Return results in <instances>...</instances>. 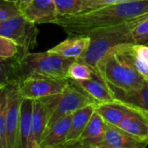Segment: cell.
<instances>
[{
    "mask_svg": "<svg viewBox=\"0 0 148 148\" xmlns=\"http://www.w3.org/2000/svg\"><path fill=\"white\" fill-rule=\"evenodd\" d=\"M22 100L23 98L18 92V84L17 83L8 86L5 114L6 148H16Z\"/></svg>",
    "mask_w": 148,
    "mask_h": 148,
    "instance_id": "ba28073f",
    "label": "cell"
},
{
    "mask_svg": "<svg viewBox=\"0 0 148 148\" xmlns=\"http://www.w3.org/2000/svg\"><path fill=\"white\" fill-rule=\"evenodd\" d=\"M147 145L119 126L106 123L103 140L97 148H145Z\"/></svg>",
    "mask_w": 148,
    "mask_h": 148,
    "instance_id": "30bf717a",
    "label": "cell"
},
{
    "mask_svg": "<svg viewBox=\"0 0 148 148\" xmlns=\"http://www.w3.org/2000/svg\"><path fill=\"white\" fill-rule=\"evenodd\" d=\"M97 70L92 68L86 64L74 61L68 68V78L75 82H81L91 79Z\"/></svg>",
    "mask_w": 148,
    "mask_h": 148,
    "instance_id": "603a6c76",
    "label": "cell"
},
{
    "mask_svg": "<svg viewBox=\"0 0 148 148\" xmlns=\"http://www.w3.org/2000/svg\"><path fill=\"white\" fill-rule=\"evenodd\" d=\"M93 104H98V102L75 81L69 79V83L59 95L57 105L48 120L45 132L62 118L71 115L76 111Z\"/></svg>",
    "mask_w": 148,
    "mask_h": 148,
    "instance_id": "5b68a950",
    "label": "cell"
},
{
    "mask_svg": "<svg viewBox=\"0 0 148 148\" xmlns=\"http://www.w3.org/2000/svg\"><path fill=\"white\" fill-rule=\"evenodd\" d=\"M8 86L0 88V148H6L5 114L7 105Z\"/></svg>",
    "mask_w": 148,
    "mask_h": 148,
    "instance_id": "d4e9b609",
    "label": "cell"
},
{
    "mask_svg": "<svg viewBox=\"0 0 148 148\" xmlns=\"http://www.w3.org/2000/svg\"><path fill=\"white\" fill-rule=\"evenodd\" d=\"M137 1V0H84V12L106 5H118Z\"/></svg>",
    "mask_w": 148,
    "mask_h": 148,
    "instance_id": "f1b7e54d",
    "label": "cell"
},
{
    "mask_svg": "<svg viewBox=\"0 0 148 148\" xmlns=\"http://www.w3.org/2000/svg\"><path fill=\"white\" fill-rule=\"evenodd\" d=\"M59 148H96V147L92 145L87 144L80 139H78V140H74V141L65 142Z\"/></svg>",
    "mask_w": 148,
    "mask_h": 148,
    "instance_id": "f546056e",
    "label": "cell"
},
{
    "mask_svg": "<svg viewBox=\"0 0 148 148\" xmlns=\"http://www.w3.org/2000/svg\"><path fill=\"white\" fill-rule=\"evenodd\" d=\"M76 83L88 94H90L99 104L112 103L117 101L110 85L99 75L98 71H95L91 79Z\"/></svg>",
    "mask_w": 148,
    "mask_h": 148,
    "instance_id": "5bb4252c",
    "label": "cell"
},
{
    "mask_svg": "<svg viewBox=\"0 0 148 148\" xmlns=\"http://www.w3.org/2000/svg\"><path fill=\"white\" fill-rule=\"evenodd\" d=\"M24 55H18L0 61V88L18 83L16 79V70L19 59Z\"/></svg>",
    "mask_w": 148,
    "mask_h": 148,
    "instance_id": "7402d4cb",
    "label": "cell"
},
{
    "mask_svg": "<svg viewBox=\"0 0 148 148\" xmlns=\"http://www.w3.org/2000/svg\"><path fill=\"white\" fill-rule=\"evenodd\" d=\"M38 35L36 24L29 21L23 15L0 22V36L14 42L26 52L37 46Z\"/></svg>",
    "mask_w": 148,
    "mask_h": 148,
    "instance_id": "8992f818",
    "label": "cell"
},
{
    "mask_svg": "<svg viewBox=\"0 0 148 148\" xmlns=\"http://www.w3.org/2000/svg\"><path fill=\"white\" fill-rule=\"evenodd\" d=\"M76 61L56 53L27 52L18 61L16 70V79L19 84L32 77H48L56 79H69L67 71L69 66Z\"/></svg>",
    "mask_w": 148,
    "mask_h": 148,
    "instance_id": "3957f363",
    "label": "cell"
},
{
    "mask_svg": "<svg viewBox=\"0 0 148 148\" xmlns=\"http://www.w3.org/2000/svg\"><path fill=\"white\" fill-rule=\"evenodd\" d=\"M90 42L91 38L88 35L69 36L65 40L48 51L64 58H75L77 60L86 51L90 45Z\"/></svg>",
    "mask_w": 148,
    "mask_h": 148,
    "instance_id": "4fadbf2b",
    "label": "cell"
},
{
    "mask_svg": "<svg viewBox=\"0 0 148 148\" xmlns=\"http://www.w3.org/2000/svg\"><path fill=\"white\" fill-rule=\"evenodd\" d=\"M118 126L134 138L148 144V120L142 111L133 108L124 117Z\"/></svg>",
    "mask_w": 148,
    "mask_h": 148,
    "instance_id": "9a60e30c",
    "label": "cell"
},
{
    "mask_svg": "<svg viewBox=\"0 0 148 148\" xmlns=\"http://www.w3.org/2000/svg\"><path fill=\"white\" fill-rule=\"evenodd\" d=\"M22 15L36 25L53 24L58 17L54 0H32L22 10Z\"/></svg>",
    "mask_w": 148,
    "mask_h": 148,
    "instance_id": "8fae6325",
    "label": "cell"
},
{
    "mask_svg": "<svg viewBox=\"0 0 148 148\" xmlns=\"http://www.w3.org/2000/svg\"><path fill=\"white\" fill-rule=\"evenodd\" d=\"M105 130H106L105 120L97 112H94L85 131L83 132V133L81 134L79 139L87 144L92 145L97 148L103 140Z\"/></svg>",
    "mask_w": 148,
    "mask_h": 148,
    "instance_id": "44dd1931",
    "label": "cell"
},
{
    "mask_svg": "<svg viewBox=\"0 0 148 148\" xmlns=\"http://www.w3.org/2000/svg\"><path fill=\"white\" fill-rule=\"evenodd\" d=\"M116 99L138 110L148 112V81L142 88L135 91H123L111 86Z\"/></svg>",
    "mask_w": 148,
    "mask_h": 148,
    "instance_id": "ac0fdd59",
    "label": "cell"
},
{
    "mask_svg": "<svg viewBox=\"0 0 148 148\" xmlns=\"http://www.w3.org/2000/svg\"><path fill=\"white\" fill-rule=\"evenodd\" d=\"M142 112H143V114L145 115V117L146 118V119L148 120V112H143V111H142Z\"/></svg>",
    "mask_w": 148,
    "mask_h": 148,
    "instance_id": "1f68e13d",
    "label": "cell"
},
{
    "mask_svg": "<svg viewBox=\"0 0 148 148\" xmlns=\"http://www.w3.org/2000/svg\"><path fill=\"white\" fill-rule=\"evenodd\" d=\"M51 114V111L45 102H43L41 99L33 100L32 115V133L33 141L38 148L44 133L46 130Z\"/></svg>",
    "mask_w": 148,
    "mask_h": 148,
    "instance_id": "e0dca14e",
    "label": "cell"
},
{
    "mask_svg": "<svg viewBox=\"0 0 148 148\" xmlns=\"http://www.w3.org/2000/svg\"><path fill=\"white\" fill-rule=\"evenodd\" d=\"M96 70L109 85L123 91L138 90L147 81L112 51L99 60Z\"/></svg>",
    "mask_w": 148,
    "mask_h": 148,
    "instance_id": "277c9868",
    "label": "cell"
},
{
    "mask_svg": "<svg viewBox=\"0 0 148 148\" xmlns=\"http://www.w3.org/2000/svg\"><path fill=\"white\" fill-rule=\"evenodd\" d=\"M58 17L84 12V0H54Z\"/></svg>",
    "mask_w": 148,
    "mask_h": 148,
    "instance_id": "cb8c5ba5",
    "label": "cell"
},
{
    "mask_svg": "<svg viewBox=\"0 0 148 148\" xmlns=\"http://www.w3.org/2000/svg\"><path fill=\"white\" fill-rule=\"evenodd\" d=\"M147 17L148 12L131 21L90 32L88 34L91 38L90 45L77 61L86 64L96 70L99 60L110 53L116 46L123 44H132L131 36L132 29Z\"/></svg>",
    "mask_w": 148,
    "mask_h": 148,
    "instance_id": "7a4b0ae2",
    "label": "cell"
},
{
    "mask_svg": "<svg viewBox=\"0 0 148 148\" xmlns=\"http://www.w3.org/2000/svg\"><path fill=\"white\" fill-rule=\"evenodd\" d=\"M69 83V79L32 77L18 84V92L23 99L32 100L62 93Z\"/></svg>",
    "mask_w": 148,
    "mask_h": 148,
    "instance_id": "52a82bcc",
    "label": "cell"
},
{
    "mask_svg": "<svg viewBox=\"0 0 148 148\" xmlns=\"http://www.w3.org/2000/svg\"><path fill=\"white\" fill-rule=\"evenodd\" d=\"M27 53L14 42L0 36V61Z\"/></svg>",
    "mask_w": 148,
    "mask_h": 148,
    "instance_id": "484cf974",
    "label": "cell"
},
{
    "mask_svg": "<svg viewBox=\"0 0 148 148\" xmlns=\"http://www.w3.org/2000/svg\"><path fill=\"white\" fill-rule=\"evenodd\" d=\"M32 1V0H18L17 5L19 6L20 10H21V12H22V10H23L27 5H29Z\"/></svg>",
    "mask_w": 148,
    "mask_h": 148,
    "instance_id": "4dcf8cb0",
    "label": "cell"
},
{
    "mask_svg": "<svg viewBox=\"0 0 148 148\" xmlns=\"http://www.w3.org/2000/svg\"><path fill=\"white\" fill-rule=\"evenodd\" d=\"M33 100L23 99L21 103L20 121L17 137L16 148H38L32 138V115Z\"/></svg>",
    "mask_w": 148,
    "mask_h": 148,
    "instance_id": "7c38bea8",
    "label": "cell"
},
{
    "mask_svg": "<svg viewBox=\"0 0 148 148\" xmlns=\"http://www.w3.org/2000/svg\"><path fill=\"white\" fill-rule=\"evenodd\" d=\"M97 104L89 105L71 114V125L66 137V142L78 140L85 131L90 119L95 112Z\"/></svg>",
    "mask_w": 148,
    "mask_h": 148,
    "instance_id": "ffe728a7",
    "label": "cell"
},
{
    "mask_svg": "<svg viewBox=\"0 0 148 148\" xmlns=\"http://www.w3.org/2000/svg\"><path fill=\"white\" fill-rule=\"evenodd\" d=\"M18 15H22V12L17 3L0 0V22Z\"/></svg>",
    "mask_w": 148,
    "mask_h": 148,
    "instance_id": "83f0119b",
    "label": "cell"
},
{
    "mask_svg": "<svg viewBox=\"0 0 148 148\" xmlns=\"http://www.w3.org/2000/svg\"><path fill=\"white\" fill-rule=\"evenodd\" d=\"M71 115L65 116L53 124L44 134L39 148H59L66 142Z\"/></svg>",
    "mask_w": 148,
    "mask_h": 148,
    "instance_id": "2e32d148",
    "label": "cell"
},
{
    "mask_svg": "<svg viewBox=\"0 0 148 148\" xmlns=\"http://www.w3.org/2000/svg\"><path fill=\"white\" fill-rule=\"evenodd\" d=\"M126 64L136 70L148 81V45L138 44H123L112 51Z\"/></svg>",
    "mask_w": 148,
    "mask_h": 148,
    "instance_id": "9c48e42d",
    "label": "cell"
},
{
    "mask_svg": "<svg viewBox=\"0 0 148 148\" xmlns=\"http://www.w3.org/2000/svg\"><path fill=\"white\" fill-rule=\"evenodd\" d=\"M148 12V0L106 5L74 15L58 17L53 24L69 36L88 35L90 32L131 21Z\"/></svg>",
    "mask_w": 148,
    "mask_h": 148,
    "instance_id": "6da1fadb",
    "label": "cell"
},
{
    "mask_svg": "<svg viewBox=\"0 0 148 148\" xmlns=\"http://www.w3.org/2000/svg\"><path fill=\"white\" fill-rule=\"evenodd\" d=\"M132 107L119 101L112 103H98L95 107L97 112L106 123L118 126L124 117L132 111Z\"/></svg>",
    "mask_w": 148,
    "mask_h": 148,
    "instance_id": "d6986e66",
    "label": "cell"
},
{
    "mask_svg": "<svg viewBox=\"0 0 148 148\" xmlns=\"http://www.w3.org/2000/svg\"><path fill=\"white\" fill-rule=\"evenodd\" d=\"M131 36L132 44L148 45V17L132 29Z\"/></svg>",
    "mask_w": 148,
    "mask_h": 148,
    "instance_id": "4316f807",
    "label": "cell"
},
{
    "mask_svg": "<svg viewBox=\"0 0 148 148\" xmlns=\"http://www.w3.org/2000/svg\"><path fill=\"white\" fill-rule=\"evenodd\" d=\"M5 1H9V2H14V3H17L18 0H5Z\"/></svg>",
    "mask_w": 148,
    "mask_h": 148,
    "instance_id": "d6a6232c",
    "label": "cell"
}]
</instances>
